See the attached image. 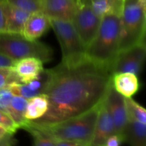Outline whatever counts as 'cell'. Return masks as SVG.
I'll list each match as a JSON object with an SVG mask.
<instances>
[{"label":"cell","mask_w":146,"mask_h":146,"mask_svg":"<svg viewBox=\"0 0 146 146\" xmlns=\"http://www.w3.org/2000/svg\"><path fill=\"white\" fill-rule=\"evenodd\" d=\"M44 74L42 94L48 106L41 118L31 121L38 125H52L85 113L103 102L111 84L108 70L88 59L73 67L60 63Z\"/></svg>","instance_id":"cell-1"},{"label":"cell","mask_w":146,"mask_h":146,"mask_svg":"<svg viewBox=\"0 0 146 146\" xmlns=\"http://www.w3.org/2000/svg\"><path fill=\"white\" fill-rule=\"evenodd\" d=\"M121 16L108 14L101 17L96 34L86 47V59L108 72L119 52Z\"/></svg>","instance_id":"cell-2"},{"label":"cell","mask_w":146,"mask_h":146,"mask_svg":"<svg viewBox=\"0 0 146 146\" xmlns=\"http://www.w3.org/2000/svg\"><path fill=\"white\" fill-rule=\"evenodd\" d=\"M102 103L78 116L52 125H38L29 121V123L57 141H73L88 146L92 138Z\"/></svg>","instance_id":"cell-3"},{"label":"cell","mask_w":146,"mask_h":146,"mask_svg":"<svg viewBox=\"0 0 146 146\" xmlns=\"http://www.w3.org/2000/svg\"><path fill=\"white\" fill-rule=\"evenodd\" d=\"M146 0H124L121 16L119 51L145 43Z\"/></svg>","instance_id":"cell-4"},{"label":"cell","mask_w":146,"mask_h":146,"mask_svg":"<svg viewBox=\"0 0 146 146\" xmlns=\"http://www.w3.org/2000/svg\"><path fill=\"white\" fill-rule=\"evenodd\" d=\"M49 21L61 46V64L67 67H73L84 62L86 60V47L72 23L57 19H49Z\"/></svg>","instance_id":"cell-5"},{"label":"cell","mask_w":146,"mask_h":146,"mask_svg":"<svg viewBox=\"0 0 146 146\" xmlns=\"http://www.w3.org/2000/svg\"><path fill=\"white\" fill-rule=\"evenodd\" d=\"M0 53L14 61L33 57L47 63L53 58V50L49 46L37 40H28L21 35L7 33L0 34Z\"/></svg>","instance_id":"cell-6"},{"label":"cell","mask_w":146,"mask_h":146,"mask_svg":"<svg viewBox=\"0 0 146 146\" xmlns=\"http://www.w3.org/2000/svg\"><path fill=\"white\" fill-rule=\"evenodd\" d=\"M101 20L93 10L91 0H76V8L71 22L86 47L94 39Z\"/></svg>","instance_id":"cell-7"},{"label":"cell","mask_w":146,"mask_h":146,"mask_svg":"<svg viewBox=\"0 0 146 146\" xmlns=\"http://www.w3.org/2000/svg\"><path fill=\"white\" fill-rule=\"evenodd\" d=\"M145 56V43L120 51L110 68V74L132 73L138 76L142 71Z\"/></svg>","instance_id":"cell-8"},{"label":"cell","mask_w":146,"mask_h":146,"mask_svg":"<svg viewBox=\"0 0 146 146\" xmlns=\"http://www.w3.org/2000/svg\"><path fill=\"white\" fill-rule=\"evenodd\" d=\"M104 104L112 118L114 134L121 137L124 142V132L128 121L124 97L115 91L112 83L107 91Z\"/></svg>","instance_id":"cell-9"},{"label":"cell","mask_w":146,"mask_h":146,"mask_svg":"<svg viewBox=\"0 0 146 146\" xmlns=\"http://www.w3.org/2000/svg\"><path fill=\"white\" fill-rule=\"evenodd\" d=\"M76 8V0H42L41 12L49 19L71 21Z\"/></svg>","instance_id":"cell-10"},{"label":"cell","mask_w":146,"mask_h":146,"mask_svg":"<svg viewBox=\"0 0 146 146\" xmlns=\"http://www.w3.org/2000/svg\"><path fill=\"white\" fill-rule=\"evenodd\" d=\"M113 134V123L103 101L92 138L88 146H105L108 138Z\"/></svg>","instance_id":"cell-11"},{"label":"cell","mask_w":146,"mask_h":146,"mask_svg":"<svg viewBox=\"0 0 146 146\" xmlns=\"http://www.w3.org/2000/svg\"><path fill=\"white\" fill-rule=\"evenodd\" d=\"M11 67L19 76L21 84H27L40 78L44 71L42 61L33 57L16 60Z\"/></svg>","instance_id":"cell-12"},{"label":"cell","mask_w":146,"mask_h":146,"mask_svg":"<svg viewBox=\"0 0 146 146\" xmlns=\"http://www.w3.org/2000/svg\"><path fill=\"white\" fill-rule=\"evenodd\" d=\"M51 27L49 19L41 11L31 13L26 22L23 36L28 40L36 41Z\"/></svg>","instance_id":"cell-13"},{"label":"cell","mask_w":146,"mask_h":146,"mask_svg":"<svg viewBox=\"0 0 146 146\" xmlns=\"http://www.w3.org/2000/svg\"><path fill=\"white\" fill-rule=\"evenodd\" d=\"M30 14L29 11L13 7L7 2L5 33L23 36L24 27Z\"/></svg>","instance_id":"cell-14"},{"label":"cell","mask_w":146,"mask_h":146,"mask_svg":"<svg viewBox=\"0 0 146 146\" xmlns=\"http://www.w3.org/2000/svg\"><path fill=\"white\" fill-rule=\"evenodd\" d=\"M111 83L115 91L125 98H131L139 90L138 76L132 73L112 74Z\"/></svg>","instance_id":"cell-15"},{"label":"cell","mask_w":146,"mask_h":146,"mask_svg":"<svg viewBox=\"0 0 146 146\" xmlns=\"http://www.w3.org/2000/svg\"><path fill=\"white\" fill-rule=\"evenodd\" d=\"M124 143L130 146H146V124L128 120L124 132Z\"/></svg>","instance_id":"cell-16"},{"label":"cell","mask_w":146,"mask_h":146,"mask_svg":"<svg viewBox=\"0 0 146 146\" xmlns=\"http://www.w3.org/2000/svg\"><path fill=\"white\" fill-rule=\"evenodd\" d=\"M27 103L28 99L19 96L14 95L10 102L7 114L11 117L19 128H22L28 121L25 118Z\"/></svg>","instance_id":"cell-17"},{"label":"cell","mask_w":146,"mask_h":146,"mask_svg":"<svg viewBox=\"0 0 146 146\" xmlns=\"http://www.w3.org/2000/svg\"><path fill=\"white\" fill-rule=\"evenodd\" d=\"M48 100L43 94L28 99L25 118L27 121H35L41 118L48 110Z\"/></svg>","instance_id":"cell-18"},{"label":"cell","mask_w":146,"mask_h":146,"mask_svg":"<svg viewBox=\"0 0 146 146\" xmlns=\"http://www.w3.org/2000/svg\"><path fill=\"white\" fill-rule=\"evenodd\" d=\"M123 2L124 0H91L93 10L101 18L108 14L121 15Z\"/></svg>","instance_id":"cell-19"},{"label":"cell","mask_w":146,"mask_h":146,"mask_svg":"<svg viewBox=\"0 0 146 146\" xmlns=\"http://www.w3.org/2000/svg\"><path fill=\"white\" fill-rule=\"evenodd\" d=\"M128 120L146 124V111L144 107L132 99L124 97Z\"/></svg>","instance_id":"cell-20"},{"label":"cell","mask_w":146,"mask_h":146,"mask_svg":"<svg viewBox=\"0 0 146 146\" xmlns=\"http://www.w3.org/2000/svg\"><path fill=\"white\" fill-rule=\"evenodd\" d=\"M27 132L29 133L34 138V145L33 146H54L57 141L49 135H46L39 131L37 128H34L29 123V121L26 123L22 128Z\"/></svg>","instance_id":"cell-21"},{"label":"cell","mask_w":146,"mask_h":146,"mask_svg":"<svg viewBox=\"0 0 146 146\" xmlns=\"http://www.w3.org/2000/svg\"><path fill=\"white\" fill-rule=\"evenodd\" d=\"M14 84H21L12 67H0V89Z\"/></svg>","instance_id":"cell-22"},{"label":"cell","mask_w":146,"mask_h":146,"mask_svg":"<svg viewBox=\"0 0 146 146\" xmlns=\"http://www.w3.org/2000/svg\"><path fill=\"white\" fill-rule=\"evenodd\" d=\"M6 1L13 7L25 10L31 14L41 11L42 0H6Z\"/></svg>","instance_id":"cell-23"},{"label":"cell","mask_w":146,"mask_h":146,"mask_svg":"<svg viewBox=\"0 0 146 146\" xmlns=\"http://www.w3.org/2000/svg\"><path fill=\"white\" fill-rule=\"evenodd\" d=\"M7 88L10 90L11 94L14 96H19L27 99L41 95L36 91H34L29 84H14L9 86Z\"/></svg>","instance_id":"cell-24"},{"label":"cell","mask_w":146,"mask_h":146,"mask_svg":"<svg viewBox=\"0 0 146 146\" xmlns=\"http://www.w3.org/2000/svg\"><path fill=\"white\" fill-rule=\"evenodd\" d=\"M0 125L5 128L7 132L12 134H15L17 130L19 129L11 117L1 110H0Z\"/></svg>","instance_id":"cell-25"},{"label":"cell","mask_w":146,"mask_h":146,"mask_svg":"<svg viewBox=\"0 0 146 146\" xmlns=\"http://www.w3.org/2000/svg\"><path fill=\"white\" fill-rule=\"evenodd\" d=\"M13 94L8 88L0 89V110L7 114L10 102L13 97Z\"/></svg>","instance_id":"cell-26"},{"label":"cell","mask_w":146,"mask_h":146,"mask_svg":"<svg viewBox=\"0 0 146 146\" xmlns=\"http://www.w3.org/2000/svg\"><path fill=\"white\" fill-rule=\"evenodd\" d=\"M6 0H0V34L5 33L6 29Z\"/></svg>","instance_id":"cell-27"},{"label":"cell","mask_w":146,"mask_h":146,"mask_svg":"<svg viewBox=\"0 0 146 146\" xmlns=\"http://www.w3.org/2000/svg\"><path fill=\"white\" fill-rule=\"evenodd\" d=\"M17 143V140L14 138V134L7 133L1 140L0 146H14Z\"/></svg>","instance_id":"cell-28"},{"label":"cell","mask_w":146,"mask_h":146,"mask_svg":"<svg viewBox=\"0 0 146 146\" xmlns=\"http://www.w3.org/2000/svg\"><path fill=\"white\" fill-rule=\"evenodd\" d=\"M123 143V140L121 137L113 134L108 138L105 146H121Z\"/></svg>","instance_id":"cell-29"},{"label":"cell","mask_w":146,"mask_h":146,"mask_svg":"<svg viewBox=\"0 0 146 146\" xmlns=\"http://www.w3.org/2000/svg\"><path fill=\"white\" fill-rule=\"evenodd\" d=\"M14 60L0 53V67H11L14 64Z\"/></svg>","instance_id":"cell-30"},{"label":"cell","mask_w":146,"mask_h":146,"mask_svg":"<svg viewBox=\"0 0 146 146\" xmlns=\"http://www.w3.org/2000/svg\"><path fill=\"white\" fill-rule=\"evenodd\" d=\"M54 146H88L84 143L78 142H73V141H57Z\"/></svg>","instance_id":"cell-31"},{"label":"cell","mask_w":146,"mask_h":146,"mask_svg":"<svg viewBox=\"0 0 146 146\" xmlns=\"http://www.w3.org/2000/svg\"><path fill=\"white\" fill-rule=\"evenodd\" d=\"M7 133L8 132L7 131V130H6L4 128H3L2 126H1V125H0V140H1V138H2L3 137H4V135Z\"/></svg>","instance_id":"cell-32"}]
</instances>
